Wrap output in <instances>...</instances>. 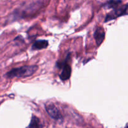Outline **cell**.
Instances as JSON below:
<instances>
[{
    "label": "cell",
    "instance_id": "cell-9",
    "mask_svg": "<svg viewBox=\"0 0 128 128\" xmlns=\"http://www.w3.org/2000/svg\"><path fill=\"white\" fill-rule=\"evenodd\" d=\"M124 128H128V126H126V127H125Z\"/></svg>",
    "mask_w": 128,
    "mask_h": 128
},
{
    "label": "cell",
    "instance_id": "cell-7",
    "mask_svg": "<svg viewBox=\"0 0 128 128\" xmlns=\"http://www.w3.org/2000/svg\"><path fill=\"white\" fill-rule=\"evenodd\" d=\"M43 126L41 124V121L38 117L35 116H32L31 118L30 123L26 128H42Z\"/></svg>",
    "mask_w": 128,
    "mask_h": 128
},
{
    "label": "cell",
    "instance_id": "cell-6",
    "mask_svg": "<svg viewBox=\"0 0 128 128\" xmlns=\"http://www.w3.org/2000/svg\"><path fill=\"white\" fill-rule=\"evenodd\" d=\"M48 46V41L45 40H36L32 45V50H39L44 49Z\"/></svg>",
    "mask_w": 128,
    "mask_h": 128
},
{
    "label": "cell",
    "instance_id": "cell-4",
    "mask_svg": "<svg viewBox=\"0 0 128 128\" xmlns=\"http://www.w3.org/2000/svg\"><path fill=\"white\" fill-rule=\"evenodd\" d=\"M62 71L60 75V78L62 81H66L70 78L71 74V66L68 63L67 60L62 64Z\"/></svg>",
    "mask_w": 128,
    "mask_h": 128
},
{
    "label": "cell",
    "instance_id": "cell-1",
    "mask_svg": "<svg viewBox=\"0 0 128 128\" xmlns=\"http://www.w3.org/2000/svg\"><path fill=\"white\" fill-rule=\"evenodd\" d=\"M38 69L36 65H26L11 69L6 74L8 78H26L31 76Z\"/></svg>",
    "mask_w": 128,
    "mask_h": 128
},
{
    "label": "cell",
    "instance_id": "cell-3",
    "mask_svg": "<svg viewBox=\"0 0 128 128\" xmlns=\"http://www.w3.org/2000/svg\"><path fill=\"white\" fill-rule=\"evenodd\" d=\"M45 109L49 116L55 121H62L63 117L59 109L54 104L50 103L45 105Z\"/></svg>",
    "mask_w": 128,
    "mask_h": 128
},
{
    "label": "cell",
    "instance_id": "cell-2",
    "mask_svg": "<svg viewBox=\"0 0 128 128\" xmlns=\"http://www.w3.org/2000/svg\"><path fill=\"white\" fill-rule=\"evenodd\" d=\"M124 14H128V4L122 5L120 7L118 6L116 8L114 9L113 11L106 15L104 21L108 22Z\"/></svg>",
    "mask_w": 128,
    "mask_h": 128
},
{
    "label": "cell",
    "instance_id": "cell-8",
    "mask_svg": "<svg viewBox=\"0 0 128 128\" xmlns=\"http://www.w3.org/2000/svg\"><path fill=\"white\" fill-rule=\"evenodd\" d=\"M121 3V1H110L106 2L104 4V7L108 8H116V7L119 6V4Z\"/></svg>",
    "mask_w": 128,
    "mask_h": 128
},
{
    "label": "cell",
    "instance_id": "cell-5",
    "mask_svg": "<svg viewBox=\"0 0 128 128\" xmlns=\"http://www.w3.org/2000/svg\"><path fill=\"white\" fill-rule=\"evenodd\" d=\"M94 38L98 45H100L102 43L105 38V32L102 27L98 26L96 28L94 33Z\"/></svg>",
    "mask_w": 128,
    "mask_h": 128
}]
</instances>
